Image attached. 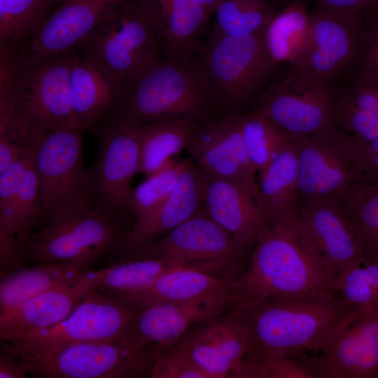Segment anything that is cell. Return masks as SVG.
Returning <instances> with one entry per match:
<instances>
[{"mask_svg":"<svg viewBox=\"0 0 378 378\" xmlns=\"http://www.w3.org/2000/svg\"><path fill=\"white\" fill-rule=\"evenodd\" d=\"M318 352L321 378L378 377V312L356 316Z\"/></svg>","mask_w":378,"mask_h":378,"instance_id":"44dd1931","label":"cell"},{"mask_svg":"<svg viewBox=\"0 0 378 378\" xmlns=\"http://www.w3.org/2000/svg\"><path fill=\"white\" fill-rule=\"evenodd\" d=\"M349 148L359 183L378 185V139L363 142L349 140Z\"/></svg>","mask_w":378,"mask_h":378,"instance_id":"ee69618b","label":"cell"},{"mask_svg":"<svg viewBox=\"0 0 378 378\" xmlns=\"http://www.w3.org/2000/svg\"><path fill=\"white\" fill-rule=\"evenodd\" d=\"M87 292L76 282L34 295L0 312V339L6 343L50 328L62 321Z\"/></svg>","mask_w":378,"mask_h":378,"instance_id":"484cf974","label":"cell"},{"mask_svg":"<svg viewBox=\"0 0 378 378\" xmlns=\"http://www.w3.org/2000/svg\"><path fill=\"white\" fill-rule=\"evenodd\" d=\"M160 351L155 346H136L118 340L15 355L27 363L30 376L34 377L138 378L149 377Z\"/></svg>","mask_w":378,"mask_h":378,"instance_id":"52a82bcc","label":"cell"},{"mask_svg":"<svg viewBox=\"0 0 378 378\" xmlns=\"http://www.w3.org/2000/svg\"><path fill=\"white\" fill-rule=\"evenodd\" d=\"M335 85L286 71L266 86L256 108L290 141L337 129Z\"/></svg>","mask_w":378,"mask_h":378,"instance_id":"30bf717a","label":"cell"},{"mask_svg":"<svg viewBox=\"0 0 378 378\" xmlns=\"http://www.w3.org/2000/svg\"><path fill=\"white\" fill-rule=\"evenodd\" d=\"M83 47L125 81L161 55L155 34L131 0L118 6Z\"/></svg>","mask_w":378,"mask_h":378,"instance_id":"5bb4252c","label":"cell"},{"mask_svg":"<svg viewBox=\"0 0 378 378\" xmlns=\"http://www.w3.org/2000/svg\"><path fill=\"white\" fill-rule=\"evenodd\" d=\"M318 6L363 22L378 15V0H312Z\"/></svg>","mask_w":378,"mask_h":378,"instance_id":"f6af8a7d","label":"cell"},{"mask_svg":"<svg viewBox=\"0 0 378 378\" xmlns=\"http://www.w3.org/2000/svg\"><path fill=\"white\" fill-rule=\"evenodd\" d=\"M98 125L99 153L89 172L92 195L113 207L129 211L131 183L140 170L137 127L113 115Z\"/></svg>","mask_w":378,"mask_h":378,"instance_id":"2e32d148","label":"cell"},{"mask_svg":"<svg viewBox=\"0 0 378 378\" xmlns=\"http://www.w3.org/2000/svg\"><path fill=\"white\" fill-rule=\"evenodd\" d=\"M297 232L307 248L333 278L365 258L337 202L299 201Z\"/></svg>","mask_w":378,"mask_h":378,"instance_id":"ac0fdd59","label":"cell"},{"mask_svg":"<svg viewBox=\"0 0 378 378\" xmlns=\"http://www.w3.org/2000/svg\"><path fill=\"white\" fill-rule=\"evenodd\" d=\"M234 304L250 327L260 358L318 352L358 314L334 293Z\"/></svg>","mask_w":378,"mask_h":378,"instance_id":"3957f363","label":"cell"},{"mask_svg":"<svg viewBox=\"0 0 378 378\" xmlns=\"http://www.w3.org/2000/svg\"><path fill=\"white\" fill-rule=\"evenodd\" d=\"M60 1L0 0V55L15 52Z\"/></svg>","mask_w":378,"mask_h":378,"instance_id":"836d02e7","label":"cell"},{"mask_svg":"<svg viewBox=\"0 0 378 378\" xmlns=\"http://www.w3.org/2000/svg\"><path fill=\"white\" fill-rule=\"evenodd\" d=\"M333 279L297 228L268 224L255 243L248 267L235 279V303L334 293Z\"/></svg>","mask_w":378,"mask_h":378,"instance_id":"277c9868","label":"cell"},{"mask_svg":"<svg viewBox=\"0 0 378 378\" xmlns=\"http://www.w3.org/2000/svg\"><path fill=\"white\" fill-rule=\"evenodd\" d=\"M124 1L61 0L34 34L11 56L21 62L80 48Z\"/></svg>","mask_w":378,"mask_h":378,"instance_id":"e0dca14e","label":"cell"},{"mask_svg":"<svg viewBox=\"0 0 378 378\" xmlns=\"http://www.w3.org/2000/svg\"><path fill=\"white\" fill-rule=\"evenodd\" d=\"M155 34L161 55L196 53L211 14L198 0H131Z\"/></svg>","mask_w":378,"mask_h":378,"instance_id":"603a6c76","label":"cell"},{"mask_svg":"<svg viewBox=\"0 0 378 378\" xmlns=\"http://www.w3.org/2000/svg\"><path fill=\"white\" fill-rule=\"evenodd\" d=\"M200 4L211 15L214 13L216 8L222 0H198Z\"/></svg>","mask_w":378,"mask_h":378,"instance_id":"c3c4849f","label":"cell"},{"mask_svg":"<svg viewBox=\"0 0 378 378\" xmlns=\"http://www.w3.org/2000/svg\"><path fill=\"white\" fill-rule=\"evenodd\" d=\"M253 378H318L314 355L305 352L258 360Z\"/></svg>","mask_w":378,"mask_h":378,"instance_id":"b9f144b4","label":"cell"},{"mask_svg":"<svg viewBox=\"0 0 378 378\" xmlns=\"http://www.w3.org/2000/svg\"><path fill=\"white\" fill-rule=\"evenodd\" d=\"M263 31L209 36L196 52L213 89L229 108L257 95L276 67L266 50Z\"/></svg>","mask_w":378,"mask_h":378,"instance_id":"ba28073f","label":"cell"},{"mask_svg":"<svg viewBox=\"0 0 378 378\" xmlns=\"http://www.w3.org/2000/svg\"><path fill=\"white\" fill-rule=\"evenodd\" d=\"M204 184L202 169L190 160H184L183 169L171 194L153 213L134 222L118 250L127 255L203 210Z\"/></svg>","mask_w":378,"mask_h":378,"instance_id":"7402d4cb","label":"cell"},{"mask_svg":"<svg viewBox=\"0 0 378 378\" xmlns=\"http://www.w3.org/2000/svg\"><path fill=\"white\" fill-rule=\"evenodd\" d=\"M259 173L255 202L267 225L296 228L300 197L295 144L290 141Z\"/></svg>","mask_w":378,"mask_h":378,"instance_id":"d4e9b609","label":"cell"},{"mask_svg":"<svg viewBox=\"0 0 378 378\" xmlns=\"http://www.w3.org/2000/svg\"><path fill=\"white\" fill-rule=\"evenodd\" d=\"M244 247L202 210L156 240L130 253L127 258H161L176 267L213 272L233 264Z\"/></svg>","mask_w":378,"mask_h":378,"instance_id":"7c38bea8","label":"cell"},{"mask_svg":"<svg viewBox=\"0 0 378 378\" xmlns=\"http://www.w3.org/2000/svg\"><path fill=\"white\" fill-rule=\"evenodd\" d=\"M310 12L306 0H290L276 11L263 31L269 56L276 66L293 63L306 42Z\"/></svg>","mask_w":378,"mask_h":378,"instance_id":"1f68e13d","label":"cell"},{"mask_svg":"<svg viewBox=\"0 0 378 378\" xmlns=\"http://www.w3.org/2000/svg\"><path fill=\"white\" fill-rule=\"evenodd\" d=\"M363 23L317 6L310 11L304 46L287 71L335 85L337 79L354 69Z\"/></svg>","mask_w":378,"mask_h":378,"instance_id":"8fae6325","label":"cell"},{"mask_svg":"<svg viewBox=\"0 0 378 378\" xmlns=\"http://www.w3.org/2000/svg\"><path fill=\"white\" fill-rule=\"evenodd\" d=\"M94 195L54 213L45 226L22 242L25 261L71 262L86 270L111 251L118 250L128 232L121 216Z\"/></svg>","mask_w":378,"mask_h":378,"instance_id":"5b68a950","label":"cell"},{"mask_svg":"<svg viewBox=\"0 0 378 378\" xmlns=\"http://www.w3.org/2000/svg\"><path fill=\"white\" fill-rule=\"evenodd\" d=\"M209 325L230 365L232 377L253 378L258 355L250 327L235 304Z\"/></svg>","mask_w":378,"mask_h":378,"instance_id":"d6a6232c","label":"cell"},{"mask_svg":"<svg viewBox=\"0 0 378 378\" xmlns=\"http://www.w3.org/2000/svg\"><path fill=\"white\" fill-rule=\"evenodd\" d=\"M228 108L192 53L160 57L126 80L113 115L134 125L172 119L202 123L228 114L222 113Z\"/></svg>","mask_w":378,"mask_h":378,"instance_id":"7a4b0ae2","label":"cell"},{"mask_svg":"<svg viewBox=\"0 0 378 378\" xmlns=\"http://www.w3.org/2000/svg\"><path fill=\"white\" fill-rule=\"evenodd\" d=\"M235 279L195 298L158 303L138 309L120 340L136 346H153L162 350L193 328L231 308L236 302Z\"/></svg>","mask_w":378,"mask_h":378,"instance_id":"4fadbf2b","label":"cell"},{"mask_svg":"<svg viewBox=\"0 0 378 378\" xmlns=\"http://www.w3.org/2000/svg\"><path fill=\"white\" fill-rule=\"evenodd\" d=\"M240 125L245 148L255 172L264 169L290 141L256 108L240 114Z\"/></svg>","mask_w":378,"mask_h":378,"instance_id":"74e56055","label":"cell"},{"mask_svg":"<svg viewBox=\"0 0 378 378\" xmlns=\"http://www.w3.org/2000/svg\"><path fill=\"white\" fill-rule=\"evenodd\" d=\"M184 160H174L162 169L147 176L132 189L128 209L134 216V222L143 219L156 210L174 190L183 169Z\"/></svg>","mask_w":378,"mask_h":378,"instance_id":"f35d334b","label":"cell"},{"mask_svg":"<svg viewBox=\"0 0 378 378\" xmlns=\"http://www.w3.org/2000/svg\"><path fill=\"white\" fill-rule=\"evenodd\" d=\"M199 122L172 119L136 125L140 138V170L146 176L169 165L186 148Z\"/></svg>","mask_w":378,"mask_h":378,"instance_id":"f546056e","label":"cell"},{"mask_svg":"<svg viewBox=\"0 0 378 378\" xmlns=\"http://www.w3.org/2000/svg\"><path fill=\"white\" fill-rule=\"evenodd\" d=\"M235 279L199 268L178 267L164 272L141 290L115 295L138 310L155 304L195 298L220 288Z\"/></svg>","mask_w":378,"mask_h":378,"instance_id":"4316f807","label":"cell"},{"mask_svg":"<svg viewBox=\"0 0 378 378\" xmlns=\"http://www.w3.org/2000/svg\"><path fill=\"white\" fill-rule=\"evenodd\" d=\"M29 151L27 147L0 134V172L20 159Z\"/></svg>","mask_w":378,"mask_h":378,"instance_id":"7dc6e473","label":"cell"},{"mask_svg":"<svg viewBox=\"0 0 378 378\" xmlns=\"http://www.w3.org/2000/svg\"><path fill=\"white\" fill-rule=\"evenodd\" d=\"M186 149L204 174L239 183L256 195L255 171L245 148L239 113L199 123Z\"/></svg>","mask_w":378,"mask_h":378,"instance_id":"d6986e66","label":"cell"},{"mask_svg":"<svg viewBox=\"0 0 378 378\" xmlns=\"http://www.w3.org/2000/svg\"><path fill=\"white\" fill-rule=\"evenodd\" d=\"M125 81L85 47L74 50L69 75L73 112L80 128H92L113 115Z\"/></svg>","mask_w":378,"mask_h":378,"instance_id":"ffe728a7","label":"cell"},{"mask_svg":"<svg viewBox=\"0 0 378 378\" xmlns=\"http://www.w3.org/2000/svg\"><path fill=\"white\" fill-rule=\"evenodd\" d=\"M149 377L206 378L192 358L186 335L160 351Z\"/></svg>","mask_w":378,"mask_h":378,"instance_id":"60d3db41","label":"cell"},{"mask_svg":"<svg viewBox=\"0 0 378 378\" xmlns=\"http://www.w3.org/2000/svg\"><path fill=\"white\" fill-rule=\"evenodd\" d=\"M178 267L161 258H130L99 270H88L77 283L87 292L99 290L125 294L141 290L164 272Z\"/></svg>","mask_w":378,"mask_h":378,"instance_id":"4dcf8cb0","label":"cell"},{"mask_svg":"<svg viewBox=\"0 0 378 378\" xmlns=\"http://www.w3.org/2000/svg\"><path fill=\"white\" fill-rule=\"evenodd\" d=\"M74 50L21 62L0 57V134L29 148L48 131L80 128L69 90Z\"/></svg>","mask_w":378,"mask_h":378,"instance_id":"6da1fadb","label":"cell"},{"mask_svg":"<svg viewBox=\"0 0 378 378\" xmlns=\"http://www.w3.org/2000/svg\"><path fill=\"white\" fill-rule=\"evenodd\" d=\"M204 210L240 246L256 243L267 226L251 188L204 174Z\"/></svg>","mask_w":378,"mask_h":378,"instance_id":"cb8c5ba5","label":"cell"},{"mask_svg":"<svg viewBox=\"0 0 378 378\" xmlns=\"http://www.w3.org/2000/svg\"><path fill=\"white\" fill-rule=\"evenodd\" d=\"M86 270L71 262H42L1 276L0 312L52 288L74 285Z\"/></svg>","mask_w":378,"mask_h":378,"instance_id":"f1b7e54d","label":"cell"},{"mask_svg":"<svg viewBox=\"0 0 378 378\" xmlns=\"http://www.w3.org/2000/svg\"><path fill=\"white\" fill-rule=\"evenodd\" d=\"M280 8L276 0H222L216 8L209 36L245 35L263 31Z\"/></svg>","mask_w":378,"mask_h":378,"instance_id":"e575fe53","label":"cell"},{"mask_svg":"<svg viewBox=\"0 0 378 378\" xmlns=\"http://www.w3.org/2000/svg\"><path fill=\"white\" fill-rule=\"evenodd\" d=\"M29 376V368L21 358L11 352L1 350L0 355L1 378H27Z\"/></svg>","mask_w":378,"mask_h":378,"instance_id":"bcb514c9","label":"cell"},{"mask_svg":"<svg viewBox=\"0 0 378 378\" xmlns=\"http://www.w3.org/2000/svg\"><path fill=\"white\" fill-rule=\"evenodd\" d=\"M192 358L206 378L232 377L230 365L211 329L209 321L186 334Z\"/></svg>","mask_w":378,"mask_h":378,"instance_id":"ab89813d","label":"cell"},{"mask_svg":"<svg viewBox=\"0 0 378 378\" xmlns=\"http://www.w3.org/2000/svg\"><path fill=\"white\" fill-rule=\"evenodd\" d=\"M137 309L115 294L99 290L87 293L56 325L2 343L15 354H34L64 346L120 340Z\"/></svg>","mask_w":378,"mask_h":378,"instance_id":"8992f818","label":"cell"},{"mask_svg":"<svg viewBox=\"0 0 378 378\" xmlns=\"http://www.w3.org/2000/svg\"><path fill=\"white\" fill-rule=\"evenodd\" d=\"M75 127L48 131L30 145L36 174L41 218L91 197L90 175L83 165V132Z\"/></svg>","mask_w":378,"mask_h":378,"instance_id":"9c48e42d","label":"cell"},{"mask_svg":"<svg viewBox=\"0 0 378 378\" xmlns=\"http://www.w3.org/2000/svg\"><path fill=\"white\" fill-rule=\"evenodd\" d=\"M337 130L354 142L378 139V80L351 76L344 88L335 90Z\"/></svg>","mask_w":378,"mask_h":378,"instance_id":"83f0119b","label":"cell"},{"mask_svg":"<svg viewBox=\"0 0 378 378\" xmlns=\"http://www.w3.org/2000/svg\"><path fill=\"white\" fill-rule=\"evenodd\" d=\"M333 292L357 316L378 312V260L365 258L345 268L334 277Z\"/></svg>","mask_w":378,"mask_h":378,"instance_id":"8d00e7d4","label":"cell"},{"mask_svg":"<svg viewBox=\"0 0 378 378\" xmlns=\"http://www.w3.org/2000/svg\"><path fill=\"white\" fill-rule=\"evenodd\" d=\"M351 76L378 80V15L364 22Z\"/></svg>","mask_w":378,"mask_h":378,"instance_id":"7bdbcfd3","label":"cell"},{"mask_svg":"<svg viewBox=\"0 0 378 378\" xmlns=\"http://www.w3.org/2000/svg\"><path fill=\"white\" fill-rule=\"evenodd\" d=\"M339 205L365 258L378 260V185L355 186Z\"/></svg>","mask_w":378,"mask_h":378,"instance_id":"d590c367","label":"cell"},{"mask_svg":"<svg viewBox=\"0 0 378 378\" xmlns=\"http://www.w3.org/2000/svg\"><path fill=\"white\" fill-rule=\"evenodd\" d=\"M296 147L300 200L340 202L356 185L349 140L337 129L291 140Z\"/></svg>","mask_w":378,"mask_h":378,"instance_id":"9a60e30c","label":"cell"}]
</instances>
